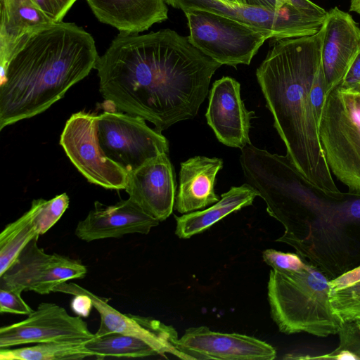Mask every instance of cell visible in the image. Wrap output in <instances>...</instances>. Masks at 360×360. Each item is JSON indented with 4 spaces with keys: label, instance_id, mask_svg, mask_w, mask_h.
<instances>
[{
    "label": "cell",
    "instance_id": "5",
    "mask_svg": "<svg viewBox=\"0 0 360 360\" xmlns=\"http://www.w3.org/2000/svg\"><path fill=\"white\" fill-rule=\"evenodd\" d=\"M305 261L298 271L271 270L268 300L271 317L285 334L307 333L321 338L338 334L343 321L330 302V279Z\"/></svg>",
    "mask_w": 360,
    "mask_h": 360
},
{
    "label": "cell",
    "instance_id": "18",
    "mask_svg": "<svg viewBox=\"0 0 360 360\" xmlns=\"http://www.w3.org/2000/svg\"><path fill=\"white\" fill-rule=\"evenodd\" d=\"M159 222L129 198L112 205L96 201L87 216L79 221L75 233L79 239L91 242L129 233L148 234Z\"/></svg>",
    "mask_w": 360,
    "mask_h": 360
},
{
    "label": "cell",
    "instance_id": "2",
    "mask_svg": "<svg viewBox=\"0 0 360 360\" xmlns=\"http://www.w3.org/2000/svg\"><path fill=\"white\" fill-rule=\"evenodd\" d=\"M254 185L285 228L277 241L292 246L330 280L360 264V193L313 185L287 155L269 157Z\"/></svg>",
    "mask_w": 360,
    "mask_h": 360
},
{
    "label": "cell",
    "instance_id": "24",
    "mask_svg": "<svg viewBox=\"0 0 360 360\" xmlns=\"http://www.w3.org/2000/svg\"><path fill=\"white\" fill-rule=\"evenodd\" d=\"M84 346L98 359L106 356L146 357L160 356L159 352L146 341L120 333L94 335Z\"/></svg>",
    "mask_w": 360,
    "mask_h": 360
},
{
    "label": "cell",
    "instance_id": "4",
    "mask_svg": "<svg viewBox=\"0 0 360 360\" xmlns=\"http://www.w3.org/2000/svg\"><path fill=\"white\" fill-rule=\"evenodd\" d=\"M98 58L91 34L75 23L53 22L20 38L0 82V130L46 110Z\"/></svg>",
    "mask_w": 360,
    "mask_h": 360
},
{
    "label": "cell",
    "instance_id": "39",
    "mask_svg": "<svg viewBox=\"0 0 360 360\" xmlns=\"http://www.w3.org/2000/svg\"><path fill=\"white\" fill-rule=\"evenodd\" d=\"M359 86H360V84L359 85Z\"/></svg>",
    "mask_w": 360,
    "mask_h": 360
},
{
    "label": "cell",
    "instance_id": "28",
    "mask_svg": "<svg viewBox=\"0 0 360 360\" xmlns=\"http://www.w3.org/2000/svg\"><path fill=\"white\" fill-rule=\"evenodd\" d=\"M262 257L273 269L279 271H298L306 264L305 259L297 253H285L273 249L264 250Z\"/></svg>",
    "mask_w": 360,
    "mask_h": 360
},
{
    "label": "cell",
    "instance_id": "1",
    "mask_svg": "<svg viewBox=\"0 0 360 360\" xmlns=\"http://www.w3.org/2000/svg\"><path fill=\"white\" fill-rule=\"evenodd\" d=\"M221 65L170 29L120 33L99 56V91L114 110L143 117L161 132L192 119Z\"/></svg>",
    "mask_w": 360,
    "mask_h": 360
},
{
    "label": "cell",
    "instance_id": "26",
    "mask_svg": "<svg viewBox=\"0 0 360 360\" xmlns=\"http://www.w3.org/2000/svg\"><path fill=\"white\" fill-rule=\"evenodd\" d=\"M329 300L333 311L343 323L360 320V281L342 288L330 289Z\"/></svg>",
    "mask_w": 360,
    "mask_h": 360
},
{
    "label": "cell",
    "instance_id": "22",
    "mask_svg": "<svg viewBox=\"0 0 360 360\" xmlns=\"http://www.w3.org/2000/svg\"><path fill=\"white\" fill-rule=\"evenodd\" d=\"M53 22L33 0H1L0 56H8L24 35Z\"/></svg>",
    "mask_w": 360,
    "mask_h": 360
},
{
    "label": "cell",
    "instance_id": "8",
    "mask_svg": "<svg viewBox=\"0 0 360 360\" xmlns=\"http://www.w3.org/2000/svg\"><path fill=\"white\" fill-rule=\"evenodd\" d=\"M97 135L103 154L127 173L169 153L167 139L143 117L107 109L97 116Z\"/></svg>",
    "mask_w": 360,
    "mask_h": 360
},
{
    "label": "cell",
    "instance_id": "16",
    "mask_svg": "<svg viewBox=\"0 0 360 360\" xmlns=\"http://www.w3.org/2000/svg\"><path fill=\"white\" fill-rule=\"evenodd\" d=\"M124 190L150 216L159 221L168 218L176 199L174 171L168 154H161L129 172Z\"/></svg>",
    "mask_w": 360,
    "mask_h": 360
},
{
    "label": "cell",
    "instance_id": "14",
    "mask_svg": "<svg viewBox=\"0 0 360 360\" xmlns=\"http://www.w3.org/2000/svg\"><path fill=\"white\" fill-rule=\"evenodd\" d=\"M179 349L194 359L272 360L275 349L255 338L224 333L206 326L191 327L179 339Z\"/></svg>",
    "mask_w": 360,
    "mask_h": 360
},
{
    "label": "cell",
    "instance_id": "27",
    "mask_svg": "<svg viewBox=\"0 0 360 360\" xmlns=\"http://www.w3.org/2000/svg\"><path fill=\"white\" fill-rule=\"evenodd\" d=\"M69 202V197L65 193L50 200L39 199L34 222L39 236L46 233L58 222L68 208Z\"/></svg>",
    "mask_w": 360,
    "mask_h": 360
},
{
    "label": "cell",
    "instance_id": "15",
    "mask_svg": "<svg viewBox=\"0 0 360 360\" xmlns=\"http://www.w3.org/2000/svg\"><path fill=\"white\" fill-rule=\"evenodd\" d=\"M255 117V112L245 107L238 82L223 77L213 83L205 117L221 143L240 149L251 143L250 121Z\"/></svg>",
    "mask_w": 360,
    "mask_h": 360
},
{
    "label": "cell",
    "instance_id": "12",
    "mask_svg": "<svg viewBox=\"0 0 360 360\" xmlns=\"http://www.w3.org/2000/svg\"><path fill=\"white\" fill-rule=\"evenodd\" d=\"M53 292L72 295H84L92 302L100 316V325L96 335L120 333L141 338L151 345L160 354H167L181 359L191 358L179 349L178 333L172 326L158 320L138 315L124 314L111 307L108 300L101 297L74 283L64 282L58 285Z\"/></svg>",
    "mask_w": 360,
    "mask_h": 360
},
{
    "label": "cell",
    "instance_id": "36",
    "mask_svg": "<svg viewBox=\"0 0 360 360\" xmlns=\"http://www.w3.org/2000/svg\"><path fill=\"white\" fill-rule=\"evenodd\" d=\"M349 11L360 15V0H349Z\"/></svg>",
    "mask_w": 360,
    "mask_h": 360
},
{
    "label": "cell",
    "instance_id": "21",
    "mask_svg": "<svg viewBox=\"0 0 360 360\" xmlns=\"http://www.w3.org/2000/svg\"><path fill=\"white\" fill-rule=\"evenodd\" d=\"M259 193L248 183L233 186L210 207L175 217V233L180 238H189L205 231L229 214L251 205Z\"/></svg>",
    "mask_w": 360,
    "mask_h": 360
},
{
    "label": "cell",
    "instance_id": "35",
    "mask_svg": "<svg viewBox=\"0 0 360 360\" xmlns=\"http://www.w3.org/2000/svg\"><path fill=\"white\" fill-rule=\"evenodd\" d=\"M348 89L354 108L360 117V90L358 88H346Z\"/></svg>",
    "mask_w": 360,
    "mask_h": 360
},
{
    "label": "cell",
    "instance_id": "29",
    "mask_svg": "<svg viewBox=\"0 0 360 360\" xmlns=\"http://www.w3.org/2000/svg\"><path fill=\"white\" fill-rule=\"evenodd\" d=\"M0 311L28 316L33 309L22 300L20 293L0 287Z\"/></svg>",
    "mask_w": 360,
    "mask_h": 360
},
{
    "label": "cell",
    "instance_id": "17",
    "mask_svg": "<svg viewBox=\"0 0 360 360\" xmlns=\"http://www.w3.org/2000/svg\"><path fill=\"white\" fill-rule=\"evenodd\" d=\"M323 25L321 65L326 96L342 83L360 49V28L349 13L338 7L327 12Z\"/></svg>",
    "mask_w": 360,
    "mask_h": 360
},
{
    "label": "cell",
    "instance_id": "30",
    "mask_svg": "<svg viewBox=\"0 0 360 360\" xmlns=\"http://www.w3.org/2000/svg\"><path fill=\"white\" fill-rule=\"evenodd\" d=\"M77 0H33L53 22H61Z\"/></svg>",
    "mask_w": 360,
    "mask_h": 360
},
{
    "label": "cell",
    "instance_id": "23",
    "mask_svg": "<svg viewBox=\"0 0 360 360\" xmlns=\"http://www.w3.org/2000/svg\"><path fill=\"white\" fill-rule=\"evenodd\" d=\"M38 207L39 199L32 200L29 210L7 224L0 233V276L32 239L40 236L34 222Z\"/></svg>",
    "mask_w": 360,
    "mask_h": 360
},
{
    "label": "cell",
    "instance_id": "19",
    "mask_svg": "<svg viewBox=\"0 0 360 360\" xmlns=\"http://www.w3.org/2000/svg\"><path fill=\"white\" fill-rule=\"evenodd\" d=\"M96 18L120 33L139 34L168 18L165 0H86Z\"/></svg>",
    "mask_w": 360,
    "mask_h": 360
},
{
    "label": "cell",
    "instance_id": "3",
    "mask_svg": "<svg viewBox=\"0 0 360 360\" xmlns=\"http://www.w3.org/2000/svg\"><path fill=\"white\" fill-rule=\"evenodd\" d=\"M322 24L311 36L276 40L256 77L287 155L313 185L339 191L321 144L311 91L325 79L321 65Z\"/></svg>",
    "mask_w": 360,
    "mask_h": 360
},
{
    "label": "cell",
    "instance_id": "34",
    "mask_svg": "<svg viewBox=\"0 0 360 360\" xmlns=\"http://www.w3.org/2000/svg\"><path fill=\"white\" fill-rule=\"evenodd\" d=\"M245 4L263 7L270 10H278L285 4H290L289 0H245Z\"/></svg>",
    "mask_w": 360,
    "mask_h": 360
},
{
    "label": "cell",
    "instance_id": "20",
    "mask_svg": "<svg viewBox=\"0 0 360 360\" xmlns=\"http://www.w3.org/2000/svg\"><path fill=\"white\" fill-rule=\"evenodd\" d=\"M222 167V159L200 155L181 162L175 210L187 214L219 201L220 198L214 186L217 174Z\"/></svg>",
    "mask_w": 360,
    "mask_h": 360
},
{
    "label": "cell",
    "instance_id": "7",
    "mask_svg": "<svg viewBox=\"0 0 360 360\" xmlns=\"http://www.w3.org/2000/svg\"><path fill=\"white\" fill-rule=\"evenodd\" d=\"M187 18L189 42L222 65H249L270 34L225 15L191 8Z\"/></svg>",
    "mask_w": 360,
    "mask_h": 360
},
{
    "label": "cell",
    "instance_id": "9",
    "mask_svg": "<svg viewBox=\"0 0 360 360\" xmlns=\"http://www.w3.org/2000/svg\"><path fill=\"white\" fill-rule=\"evenodd\" d=\"M97 116L80 111L67 120L60 145L77 170L91 184L122 190L128 173L103 154L98 140Z\"/></svg>",
    "mask_w": 360,
    "mask_h": 360
},
{
    "label": "cell",
    "instance_id": "6",
    "mask_svg": "<svg viewBox=\"0 0 360 360\" xmlns=\"http://www.w3.org/2000/svg\"><path fill=\"white\" fill-rule=\"evenodd\" d=\"M318 126L331 173L360 193V117L347 89L339 85L326 96Z\"/></svg>",
    "mask_w": 360,
    "mask_h": 360
},
{
    "label": "cell",
    "instance_id": "33",
    "mask_svg": "<svg viewBox=\"0 0 360 360\" xmlns=\"http://www.w3.org/2000/svg\"><path fill=\"white\" fill-rule=\"evenodd\" d=\"M92 305L91 300L86 295H76L72 300V307L79 316H86Z\"/></svg>",
    "mask_w": 360,
    "mask_h": 360
},
{
    "label": "cell",
    "instance_id": "32",
    "mask_svg": "<svg viewBox=\"0 0 360 360\" xmlns=\"http://www.w3.org/2000/svg\"><path fill=\"white\" fill-rule=\"evenodd\" d=\"M360 84V49L355 56L340 86L345 88H356Z\"/></svg>",
    "mask_w": 360,
    "mask_h": 360
},
{
    "label": "cell",
    "instance_id": "38",
    "mask_svg": "<svg viewBox=\"0 0 360 360\" xmlns=\"http://www.w3.org/2000/svg\"><path fill=\"white\" fill-rule=\"evenodd\" d=\"M356 88H358V89L360 90V86H358V87H356Z\"/></svg>",
    "mask_w": 360,
    "mask_h": 360
},
{
    "label": "cell",
    "instance_id": "11",
    "mask_svg": "<svg viewBox=\"0 0 360 360\" xmlns=\"http://www.w3.org/2000/svg\"><path fill=\"white\" fill-rule=\"evenodd\" d=\"M38 238L32 239L0 276V287L20 294L34 291L46 295L62 283L86 276L85 265L56 253L47 254L38 247Z\"/></svg>",
    "mask_w": 360,
    "mask_h": 360
},
{
    "label": "cell",
    "instance_id": "13",
    "mask_svg": "<svg viewBox=\"0 0 360 360\" xmlns=\"http://www.w3.org/2000/svg\"><path fill=\"white\" fill-rule=\"evenodd\" d=\"M95 334L79 316L51 302L40 303L27 317L0 328V349L46 342H84Z\"/></svg>",
    "mask_w": 360,
    "mask_h": 360
},
{
    "label": "cell",
    "instance_id": "10",
    "mask_svg": "<svg viewBox=\"0 0 360 360\" xmlns=\"http://www.w3.org/2000/svg\"><path fill=\"white\" fill-rule=\"evenodd\" d=\"M167 4L183 11L191 8L221 14L271 34L280 40L311 36L321 27L324 18L307 15L290 4L278 10L246 4H233L220 0H165Z\"/></svg>",
    "mask_w": 360,
    "mask_h": 360
},
{
    "label": "cell",
    "instance_id": "37",
    "mask_svg": "<svg viewBox=\"0 0 360 360\" xmlns=\"http://www.w3.org/2000/svg\"><path fill=\"white\" fill-rule=\"evenodd\" d=\"M233 4H245V0H220Z\"/></svg>",
    "mask_w": 360,
    "mask_h": 360
},
{
    "label": "cell",
    "instance_id": "31",
    "mask_svg": "<svg viewBox=\"0 0 360 360\" xmlns=\"http://www.w3.org/2000/svg\"><path fill=\"white\" fill-rule=\"evenodd\" d=\"M359 281H360V264L330 280V289L336 290L342 288Z\"/></svg>",
    "mask_w": 360,
    "mask_h": 360
},
{
    "label": "cell",
    "instance_id": "25",
    "mask_svg": "<svg viewBox=\"0 0 360 360\" xmlns=\"http://www.w3.org/2000/svg\"><path fill=\"white\" fill-rule=\"evenodd\" d=\"M84 342H46L28 347L0 349L1 360H73L95 356Z\"/></svg>",
    "mask_w": 360,
    "mask_h": 360
}]
</instances>
